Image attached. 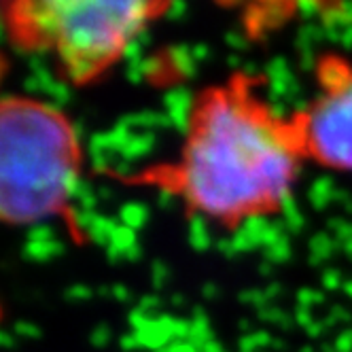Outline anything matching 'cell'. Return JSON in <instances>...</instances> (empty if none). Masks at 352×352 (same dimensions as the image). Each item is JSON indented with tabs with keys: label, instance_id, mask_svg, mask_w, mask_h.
Returning a JSON list of instances; mask_svg holds the SVG:
<instances>
[{
	"label": "cell",
	"instance_id": "obj_2",
	"mask_svg": "<svg viewBox=\"0 0 352 352\" xmlns=\"http://www.w3.org/2000/svg\"><path fill=\"white\" fill-rule=\"evenodd\" d=\"M83 153L68 117L26 96L0 104V214L13 228L60 219L81 174Z\"/></svg>",
	"mask_w": 352,
	"mask_h": 352
},
{
	"label": "cell",
	"instance_id": "obj_3",
	"mask_svg": "<svg viewBox=\"0 0 352 352\" xmlns=\"http://www.w3.org/2000/svg\"><path fill=\"white\" fill-rule=\"evenodd\" d=\"M172 0H5L9 41L28 54H52L64 79L87 85L107 72Z\"/></svg>",
	"mask_w": 352,
	"mask_h": 352
},
{
	"label": "cell",
	"instance_id": "obj_1",
	"mask_svg": "<svg viewBox=\"0 0 352 352\" xmlns=\"http://www.w3.org/2000/svg\"><path fill=\"white\" fill-rule=\"evenodd\" d=\"M253 87L255 79L238 72L199 91L179 157L144 172L189 212L228 228L278 212L306 160L293 117Z\"/></svg>",
	"mask_w": 352,
	"mask_h": 352
},
{
	"label": "cell",
	"instance_id": "obj_4",
	"mask_svg": "<svg viewBox=\"0 0 352 352\" xmlns=\"http://www.w3.org/2000/svg\"><path fill=\"white\" fill-rule=\"evenodd\" d=\"M318 91L293 113L304 157L336 172L352 174V64L336 54L316 62Z\"/></svg>",
	"mask_w": 352,
	"mask_h": 352
}]
</instances>
